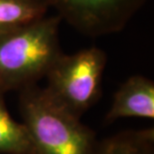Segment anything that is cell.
Instances as JSON below:
<instances>
[{"label": "cell", "instance_id": "cell-8", "mask_svg": "<svg viewBox=\"0 0 154 154\" xmlns=\"http://www.w3.org/2000/svg\"><path fill=\"white\" fill-rule=\"evenodd\" d=\"M152 129L124 132L97 143L93 154H154Z\"/></svg>", "mask_w": 154, "mask_h": 154}, {"label": "cell", "instance_id": "cell-5", "mask_svg": "<svg viewBox=\"0 0 154 154\" xmlns=\"http://www.w3.org/2000/svg\"><path fill=\"white\" fill-rule=\"evenodd\" d=\"M123 117L154 118V83L151 79L131 76L116 91L106 121Z\"/></svg>", "mask_w": 154, "mask_h": 154}, {"label": "cell", "instance_id": "cell-1", "mask_svg": "<svg viewBox=\"0 0 154 154\" xmlns=\"http://www.w3.org/2000/svg\"><path fill=\"white\" fill-rule=\"evenodd\" d=\"M58 15L0 33V92L23 89L36 82L62 53Z\"/></svg>", "mask_w": 154, "mask_h": 154}, {"label": "cell", "instance_id": "cell-7", "mask_svg": "<svg viewBox=\"0 0 154 154\" xmlns=\"http://www.w3.org/2000/svg\"><path fill=\"white\" fill-rule=\"evenodd\" d=\"M0 92V154H36L23 123L12 119Z\"/></svg>", "mask_w": 154, "mask_h": 154}, {"label": "cell", "instance_id": "cell-3", "mask_svg": "<svg viewBox=\"0 0 154 154\" xmlns=\"http://www.w3.org/2000/svg\"><path fill=\"white\" fill-rule=\"evenodd\" d=\"M106 54L97 47L61 53L46 73L45 87L58 104L80 118L99 99Z\"/></svg>", "mask_w": 154, "mask_h": 154}, {"label": "cell", "instance_id": "cell-4", "mask_svg": "<svg viewBox=\"0 0 154 154\" xmlns=\"http://www.w3.org/2000/svg\"><path fill=\"white\" fill-rule=\"evenodd\" d=\"M61 20L91 37L120 32L146 0H46Z\"/></svg>", "mask_w": 154, "mask_h": 154}, {"label": "cell", "instance_id": "cell-2", "mask_svg": "<svg viewBox=\"0 0 154 154\" xmlns=\"http://www.w3.org/2000/svg\"><path fill=\"white\" fill-rule=\"evenodd\" d=\"M19 107L36 154H93L94 132L33 84L21 89Z\"/></svg>", "mask_w": 154, "mask_h": 154}, {"label": "cell", "instance_id": "cell-6", "mask_svg": "<svg viewBox=\"0 0 154 154\" xmlns=\"http://www.w3.org/2000/svg\"><path fill=\"white\" fill-rule=\"evenodd\" d=\"M49 8L46 0H0V33L42 19Z\"/></svg>", "mask_w": 154, "mask_h": 154}]
</instances>
